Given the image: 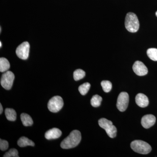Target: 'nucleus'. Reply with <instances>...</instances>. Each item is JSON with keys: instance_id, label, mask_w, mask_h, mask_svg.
Returning a JSON list of instances; mask_svg holds the SVG:
<instances>
[{"instance_id": "1", "label": "nucleus", "mask_w": 157, "mask_h": 157, "mask_svg": "<svg viewBox=\"0 0 157 157\" xmlns=\"http://www.w3.org/2000/svg\"><path fill=\"white\" fill-rule=\"evenodd\" d=\"M81 135L78 130H73L67 137L62 141L60 146L62 148L70 149L76 147L80 143Z\"/></svg>"}, {"instance_id": "2", "label": "nucleus", "mask_w": 157, "mask_h": 157, "mask_svg": "<svg viewBox=\"0 0 157 157\" xmlns=\"http://www.w3.org/2000/svg\"><path fill=\"white\" fill-rule=\"evenodd\" d=\"M139 22L137 15L132 12L127 14L125 20V26L127 30L131 33H136L139 29Z\"/></svg>"}, {"instance_id": "3", "label": "nucleus", "mask_w": 157, "mask_h": 157, "mask_svg": "<svg viewBox=\"0 0 157 157\" xmlns=\"http://www.w3.org/2000/svg\"><path fill=\"white\" fill-rule=\"evenodd\" d=\"M131 147L134 151L140 154H147L151 151V147L150 144L141 140L132 141L131 144Z\"/></svg>"}, {"instance_id": "4", "label": "nucleus", "mask_w": 157, "mask_h": 157, "mask_svg": "<svg viewBox=\"0 0 157 157\" xmlns=\"http://www.w3.org/2000/svg\"><path fill=\"white\" fill-rule=\"evenodd\" d=\"M98 123L101 128L105 130L107 135L110 138H114L116 136L117 130L115 126L113 125L111 121L102 118L98 121Z\"/></svg>"}, {"instance_id": "5", "label": "nucleus", "mask_w": 157, "mask_h": 157, "mask_svg": "<svg viewBox=\"0 0 157 157\" xmlns=\"http://www.w3.org/2000/svg\"><path fill=\"white\" fill-rule=\"evenodd\" d=\"M63 101L61 97L54 96L48 101V108L51 112L57 113L63 108Z\"/></svg>"}, {"instance_id": "6", "label": "nucleus", "mask_w": 157, "mask_h": 157, "mask_svg": "<svg viewBox=\"0 0 157 157\" xmlns=\"http://www.w3.org/2000/svg\"><path fill=\"white\" fill-rule=\"evenodd\" d=\"M14 79V73L11 71H6L2 75L1 79V85L5 89L10 90L13 85Z\"/></svg>"}, {"instance_id": "7", "label": "nucleus", "mask_w": 157, "mask_h": 157, "mask_svg": "<svg viewBox=\"0 0 157 157\" xmlns=\"http://www.w3.org/2000/svg\"><path fill=\"white\" fill-rule=\"evenodd\" d=\"M129 95L128 93L123 92L120 93L117 98V107L121 111L124 112L127 109L129 103Z\"/></svg>"}, {"instance_id": "8", "label": "nucleus", "mask_w": 157, "mask_h": 157, "mask_svg": "<svg viewBox=\"0 0 157 157\" xmlns=\"http://www.w3.org/2000/svg\"><path fill=\"white\" fill-rule=\"evenodd\" d=\"M29 49L30 45L29 42H23L16 48V55L18 58L21 59H27L29 57Z\"/></svg>"}, {"instance_id": "9", "label": "nucleus", "mask_w": 157, "mask_h": 157, "mask_svg": "<svg viewBox=\"0 0 157 157\" xmlns=\"http://www.w3.org/2000/svg\"><path fill=\"white\" fill-rule=\"evenodd\" d=\"M133 70L135 74L139 76H145L148 73V70L142 62L137 61L133 66Z\"/></svg>"}, {"instance_id": "10", "label": "nucleus", "mask_w": 157, "mask_h": 157, "mask_svg": "<svg viewBox=\"0 0 157 157\" xmlns=\"http://www.w3.org/2000/svg\"><path fill=\"white\" fill-rule=\"evenodd\" d=\"M156 118L152 114L144 115L141 119V124L144 128L148 129L155 123Z\"/></svg>"}, {"instance_id": "11", "label": "nucleus", "mask_w": 157, "mask_h": 157, "mask_svg": "<svg viewBox=\"0 0 157 157\" xmlns=\"http://www.w3.org/2000/svg\"><path fill=\"white\" fill-rule=\"evenodd\" d=\"M135 102L139 107L143 108L147 107L149 104L148 98L145 95L141 93L137 94L136 95Z\"/></svg>"}, {"instance_id": "12", "label": "nucleus", "mask_w": 157, "mask_h": 157, "mask_svg": "<svg viewBox=\"0 0 157 157\" xmlns=\"http://www.w3.org/2000/svg\"><path fill=\"white\" fill-rule=\"evenodd\" d=\"M62 135V132L60 130L57 128H53L48 130L45 133V138L48 140L55 139L58 138Z\"/></svg>"}, {"instance_id": "13", "label": "nucleus", "mask_w": 157, "mask_h": 157, "mask_svg": "<svg viewBox=\"0 0 157 157\" xmlns=\"http://www.w3.org/2000/svg\"><path fill=\"white\" fill-rule=\"evenodd\" d=\"M17 144L20 147H25L27 146H35V143L33 141L25 137H22L20 138L17 141Z\"/></svg>"}, {"instance_id": "14", "label": "nucleus", "mask_w": 157, "mask_h": 157, "mask_svg": "<svg viewBox=\"0 0 157 157\" xmlns=\"http://www.w3.org/2000/svg\"><path fill=\"white\" fill-rule=\"evenodd\" d=\"M21 119L24 126L26 127L31 126L33 123V121L30 116L25 113H22L21 115Z\"/></svg>"}, {"instance_id": "15", "label": "nucleus", "mask_w": 157, "mask_h": 157, "mask_svg": "<svg viewBox=\"0 0 157 157\" xmlns=\"http://www.w3.org/2000/svg\"><path fill=\"white\" fill-rule=\"evenodd\" d=\"M5 115L9 121H14L16 120L17 113L14 109L11 108H6L5 110Z\"/></svg>"}, {"instance_id": "16", "label": "nucleus", "mask_w": 157, "mask_h": 157, "mask_svg": "<svg viewBox=\"0 0 157 157\" xmlns=\"http://www.w3.org/2000/svg\"><path fill=\"white\" fill-rule=\"evenodd\" d=\"M10 67V63L5 58H0V72H6L8 71Z\"/></svg>"}, {"instance_id": "17", "label": "nucleus", "mask_w": 157, "mask_h": 157, "mask_svg": "<svg viewBox=\"0 0 157 157\" xmlns=\"http://www.w3.org/2000/svg\"><path fill=\"white\" fill-rule=\"evenodd\" d=\"M102 98L101 96L95 95L92 97L91 99L90 103L93 107H99L101 105Z\"/></svg>"}, {"instance_id": "18", "label": "nucleus", "mask_w": 157, "mask_h": 157, "mask_svg": "<svg viewBox=\"0 0 157 157\" xmlns=\"http://www.w3.org/2000/svg\"><path fill=\"white\" fill-rule=\"evenodd\" d=\"M86 75L85 72L81 69L75 70L73 73V78L75 81H78L84 78Z\"/></svg>"}, {"instance_id": "19", "label": "nucleus", "mask_w": 157, "mask_h": 157, "mask_svg": "<svg viewBox=\"0 0 157 157\" xmlns=\"http://www.w3.org/2000/svg\"><path fill=\"white\" fill-rule=\"evenodd\" d=\"M147 56L152 60L157 61V49L155 48H150L147 51Z\"/></svg>"}, {"instance_id": "20", "label": "nucleus", "mask_w": 157, "mask_h": 157, "mask_svg": "<svg viewBox=\"0 0 157 157\" xmlns=\"http://www.w3.org/2000/svg\"><path fill=\"white\" fill-rule=\"evenodd\" d=\"M90 87V84L89 82H85L82 84L78 87V90L79 92L82 95H85L87 94Z\"/></svg>"}, {"instance_id": "21", "label": "nucleus", "mask_w": 157, "mask_h": 157, "mask_svg": "<svg viewBox=\"0 0 157 157\" xmlns=\"http://www.w3.org/2000/svg\"><path fill=\"white\" fill-rule=\"evenodd\" d=\"M101 85L105 92L108 93L112 89V83L108 80H104L101 82Z\"/></svg>"}, {"instance_id": "22", "label": "nucleus", "mask_w": 157, "mask_h": 157, "mask_svg": "<svg viewBox=\"0 0 157 157\" xmlns=\"http://www.w3.org/2000/svg\"><path fill=\"white\" fill-rule=\"evenodd\" d=\"M4 157H19L18 155V151L17 149L14 148H12L9 151L6 152L4 155Z\"/></svg>"}, {"instance_id": "23", "label": "nucleus", "mask_w": 157, "mask_h": 157, "mask_svg": "<svg viewBox=\"0 0 157 157\" xmlns=\"http://www.w3.org/2000/svg\"><path fill=\"white\" fill-rule=\"evenodd\" d=\"M9 147V143L7 140L0 139V149L1 150L4 151L6 150Z\"/></svg>"}, {"instance_id": "24", "label": "nucleus", "mask_w": 157, "mask_h": 157, "mask_svg": "<svg viewBox=\"0 0 157 157\" xmlns=\"http://www.w3.org/2000/svg\"><path fill=\"white\" fill-rule=\"evenodd\" d=\"M3 107L2 106V104H0V114H2V113L3 112Z\"/></svg>"}, {"instance_id": "25", "label": "nucleus", "mask_w": 157, "mask_h": 157, "mask_svg": "<svg viewBox=\"0 0 157 157\" xmlns=\"http://www.w3.org/2000/svg\"><path fill=\"white\" fill-rule=\"evenodd\" d=\"M2 42H0V47H2Z\"/></svg>"}, {"instance_id": "26", "label": "nucleus", "mask_w": 157, "mask_h": 157, "mask_svg": "<svg viewBox=\"0 0 157 157\" xmlns=\"http://www.w3.org/2000/svg\"><path fill=\"white\" fill-rule=\"evenodd\" d=\"M155 14H156V16L157 17V11H156V12Z\"/></svg>"}]
</instances>
